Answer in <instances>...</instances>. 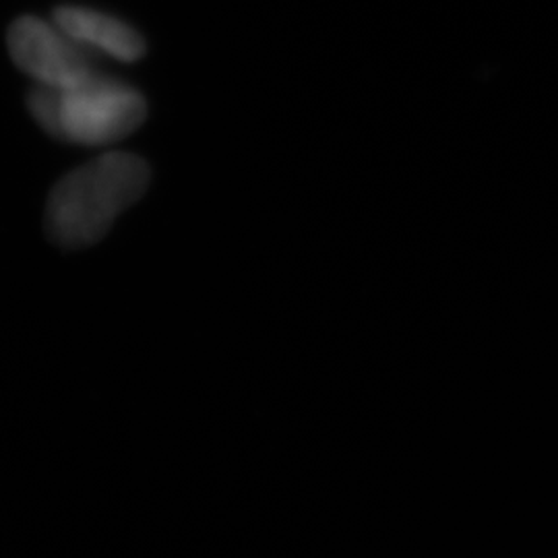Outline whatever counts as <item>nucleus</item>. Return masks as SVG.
Wrapping results in <instances>:
<instances>
[{"label":"nucleus","instance_id":"nucleus-1","mask_svg":"<svg viewBox=\"0 0 558 558\" xmlns=\"http://www.w3.org/2000/svg\"><path fill=\"white\" fill-rule=\"evenodd\" d=\"M149 180L147 161L135 154L112 151L83 163L62 177L48 197V239L62 248L96 244L120 214L143 197Z\"/></svg>","mask_w":558,"mask_h":558},{"label":"nucleus","instance_id":"nucleus-2","mask_svg":"<svg viewBox=\"0 0 558 558\" xmlns=\"http://www.w3.org/2000/svg\"><path fill=\"white\" fill-rule=\"evenodd\" d=\"M27 110L41 131L75 145H110L137 131L147 104L126 83L98 73L75 87L34 85Z\"/></svg>","mask_w":558,"mask_h":558},{"label":"nucleus","instance_id":"nucleus-3","mask_svg":"<svg viewBox=\"0 0 558 558\" xmlns=\"http://www.w3.org/2000/svg\"><path fill=\"white\" fill-rule=\"evenodd\" d=\"M11 59L38 85L75 87L98 75L94 52L66 36L54 21L21 17L9 29Z\"/></svg>","mask_w":558,"mask_h":558},{"label":"nucleus","instance_id":"nucleus-4","mask_svg":"<svg viewBox=\"0 0 558 558\" xmlns=\"http://www.w3.org/2000/svg\"><path fill=\"white\" fill-rule=\"evenodd\" d=\"M54 23L94 54L120 62H135L145 54V41L129 23L85 7H59Z\"/></svg>","mask_w":558,"mask_h":558}]
</instances>
